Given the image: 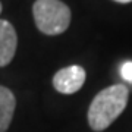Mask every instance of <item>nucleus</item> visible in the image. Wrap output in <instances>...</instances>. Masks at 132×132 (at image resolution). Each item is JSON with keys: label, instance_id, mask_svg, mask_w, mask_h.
I'll use <instances>...</instances> for the list:
<instances>
[{"label": "nucleus", "instance_id": "obj_7", "mask_svg": "<svg viewBox=\"0 0 132 132\" xmlns=\"http://www.w3.org/2000/svg\"><path fill=\"white\" fill-rule=\"evenodd\" d=\"M114 2H118V3H131L132 0H114Z\"/></svg>", "mask_w": 132, "mask_h": 132}, {"label": "nucleus", "instance_id": "obj_5", "mask_svg": "<svg viewBox=\"0 0 132 132\" xmlns=\"http://www.w3.org/2000/svg\"><path fill=\"white\" fill-rule=\"evenodd\" d=\"M16 109V98L13 93L0 85V132H6L13 119V113Z\"/></svg>", "mask_w": 132, "mask_h": 132}, {"label": "nucleus", "instance_id": "obj_1", "mask_svg": "<svg viewBox=\"0 0 132 132\" xmlns=\"http://www.w3.org/2000/svg\"><path fill=\"white\" fill-rule=\"evenodd\" d=\"M129 90L123 84H114L95 95L88 109V125L94 131H104L126 109Z\"/></svg>", "mask_w": 132, "mask_h": 132}, {"label": "nucleus", "instance_id": "obj_3", "mask_svg": "<svg viewBox=\"0 0 132 132\" xmlns=\"http://www.w3.org/2000/svg\"><path fill=\"white\" fill-rule=\"evenodd\" d=\"M85 69L79 65H71L62 68L53 76V87L60 94H73L85 84Z\"/></svg>", "mask_w": 132, "mask_h": 132}, {"label": "nucleus", "instance_id": "obj_8", "mask_svg": "<svg viewBox=\"0 0 132 132\" xmlns=\"http://www.w3.org/2000/svg\"><path fill=\"white\" fill-rule=\"evenodd\" d=\"M2 7H3V6H2V3H0V13H2Z\"/></svg>", "mask_w": 132, "mask_h": 132}, {"label": "nucleus", "instance_id": "obj_2", "mask_svg": "<svg viewBox=\"0 0 132 132\" xmlns=\"http://www.w3.org/2000/svg\"><path fill=\"white\" fill-rule=\"evenodd\" d=\"M34 22L46 35L63 34L71 25V9L60 0H35L32 5Z\"/></svg>", "mask_w": 132, "mask_h": 132}, {"label": "nucleus", "instance_id": "obj_4", "mask_svg": "<svg viewBox=\"0 0 132 132\" xmlns=\"http://www.w3.org/2000/svg\"><path fill=\"white\" fill-rule=\"evenodd\" d=\"M18 47L16 29L9 21L0 19V68H5L13 60Z\"/></svg>", "mask_w": 132, "mask_h": 132}, {"label": "nucleus", "instance_id": "obj_6", "mask_svg": "<svg viewBox=\"0 0 132 132\" xmlns=\"http://www.w3.org/2000/svg\"><path fill=\"white\" fill-rule=\"evenodd\" d=\"M120 73H122V76L126 81L132 82V62H125V63H123Z\"/></svg>", "mask_w": 132, "mask_h": 132}]
</instances>
